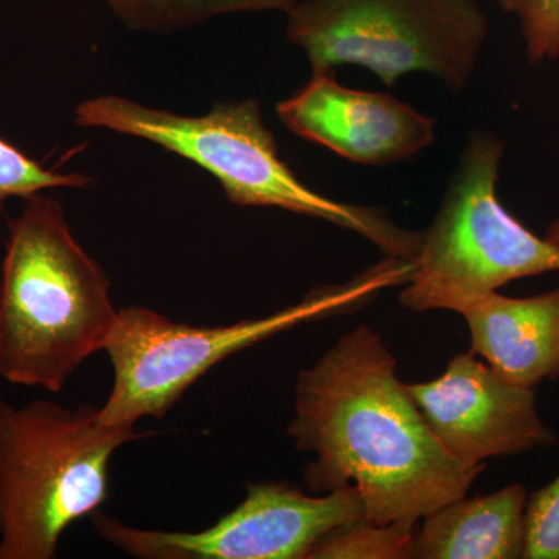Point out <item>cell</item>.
Masks as SVG:
<instances>
[{
	"label": "cell",
	"instance_id": "cell-1",
	"mask_svg": "<svg viewBox=\"0 0 559 559\" xmlns=\"http://www.w3.org/2000/svg\"><path fill=\"white\" fill-rule=\"evenodd\" d=\"M288 436L312 454L304 471L308 489L355 488L374 524L417 525L466 496L485 469L441 447L400 381L395 356L367 325L299 371Z\"/></svg>",
	"mask_w": 559,
	"mask_h": 559
},
{
	"label": "cell",
	"instance_id": "cell-2",
	"mask_svg": "<svg viewBox=\"0 0 559 559\" xmlns=\"http://www.w3.org/2000/svg\"><path fill=\"white\" fill-rule=\"evenodd\" d=\"M0 267V378L58 393L105 352L119 310L110 280L73 237L61 202L25 198Z\"/></svg>",
	"mask_w": 559,
	"mask_h": 559
},
{
	"label": "cell",
	"instance_id": "cell-3",
	"mask_svg": "<svg viewBox=\"0 0 559 559\" xmlns=\"http://www.w3.org/2000/svg\"><path fill=\"white\" fill-rule=\"evenodd\" d=\"M75 123L148 140L194 162L218 179L231 204L329 221L373 242L385 257H417L421 231L396 226L380 209L334 201L305 186L280 157L257 102L218 103L205 116L187 117L103 95L81 103Z\"/></svg>",
	"mask_w": 559,
	"mask_h": 559
},
{
	"label": "cell",
	"instance_id": "cell-4",
	"mask_svg": "<svg viewBox=\"0 0 559 559\" xmlns=\"http://www.w3.org/2000/svg\"><path fill=\"white\" fill-rule=\"evenodd\" d=\"M143 437L92 404L0 395V559L57 558L64 533L108 500L116 452Z\"/></svg>",
	"mask_w": 559,
	"mask_h": 559
},
{
	"label": "cell",
	"instance_id": "cell-5",
	"mask_svg": "<svg viewBox=\"0 0 559 559\" xmlns=\"http://www.w3.org/2000/svg\"><path fill=\"white\" fill-rule=\"evenodd\" d=\"M411 272L409 261L385 257L344 285L323 286L266 318L229 325L194 326L140 305L120 308L105 345L114 382L100 418L128 428L143 418L162 419L223 360L283 331L359 310L382 289L406 285Z\"/></svg>",
	"mask_w": 559,
	"mask_h": 559
},
{
	"label": "cell",
	"instance_id": "cell-6",
	"mask_svg": "<svg viewBox=\"0 0 559 559\" xmlns=\"http://www.w3.org/2000/svg\"><path fill=\"white\" fill-rule=\"evenodd\" d=\"M503 145L474 132L436 218L421 231L400 301L411 311L462 314L507 283L559 271V246L536 237L498 198Z\"/></svg>",
	"mask_w": 559,
	"mask_h": 559
},
{
	"label": "cell",
	"instance_id": "cell-7",
	"mask_svg": "<svg viewBox=\"0 0 559 559\" xmlns=\"http://www.w3.org/2000/svg\"><path fill=\"white\" fill-rule=\"evenodd\" d=\"M286 35L312 72L360 66L385 84L426 72L460 92L487 43L488 17L477 0H297Z\"/></svg>",
	"mask_w": 559,
	"mask_h": 559
},
{
	"label": "cell",
	"instance_id": "cell-8",
	"mask_svg": "<svg viewBox=\"0 0 559 559\" xmlns=\"http://www.w3.org/2000/svg\"><path fill=\"white\" fill-rule=\"evenodd\" d=\"M359 518L364 503L353 487L307 495L286 481H259L248 484L237 509L198 532L132 527L102 511L92 525L139 559H308L323 536Z\"/></svg>",
	"mask_w": 559,
	"mask_h": 559
},
{
	"label": "cell",
	"instance_id": "cell-9",
	"mask_svg": "<svg viewBox=\"0 0 559 559\" xmlns=\"http://www.w3.org/2000/svg\"><path fill=\"white\" fill-rule=\"evenodd\" d=\"M407 390L441 447L469 468L557 440L540 418L535 389L503 380L473 352L455 355L440 377Z\"/></svg>",
	"mask_w": 559,
	"mask_h": 559
},
{
	"label": "cell",
	"instance_id": "cell-10",
	"mask_svg": "<svg viewBox=\"0 0 559 559\" xmlns=\"http://www.w3.org/2000/svg\"><path fill=\"white\" fill-rule=\"evenodd\" d=\"M277 114L294 134L360 165L404 160L436 140V123L425 114L388 94L342 86L331 72H312Z\"/></svg>",
	"mask_w": 559,
	"mask_h": 559
},
{
	"label": "cell",
	"instance_id": "cell-11",
	"mask_svg": "<svg viewBox=\"0 0 559 559\" xmlns=\"http://www.w3.org/2000/svg\"><path fill=\"white\" fill-rule=\"evenodd\" d=\"M462 316L471 352L503 380L532 389L559 380V288L522 299L495 290Z\"/></svg>",
	"mask_w": 559,
	"mask_h": 559
},
{
	"label": "cell",
	"instance_id": "cell-12",
	"mask_svg": "<svg viewBox=\"0 0 559 559\" xmlns=\"http://www.w3.org/2000/svg\"><path fill=\"white\" fill-rule=\"evenodd\" d=\"M527 500V488L521 484L452 500L423 518L412 558H524Z\"/></svg>",
	"mask_w": 559,
	"mask_h": 559
},
{
	"label": "cell",
	"instance_id": "cell-13",
	"mask_svg": "<svg viewBox=\"0 0 559 559\" xmlns=\"http://www.w3.org/2000/svg\"><path fill=\"white\" fill-rule=\"evenodd\" d=\"M134 28L162 31L198 24L219 14L280 10L288 13L297 0H105Z\"/></svg>",
	"mask_w": 559,
	"mask_h": 559
},
{
	"label": "cell",
	"instance_id": "cell-14",
	"mask_svg": "<svg viewBox=\"0 0 559 559\" xmlns=\"http://www.w3.org/2000/svg\"><path fill=\"white\" fill-rule=\"evenodd\" d=\"M415 533L417 525H381L359 518L323 536L312 547L308 559L412 558Z\"/></svg>",
	"mask_w": 559,
	"mask_h": 559
},
{
	"label": "cell",
	"instance_id": "cell-15",
	"mask_svg": "<svg viewBox=\"0 0 559 559\" xmlns=\"http://www.w3.org/2000/svg\"><path fill=\"white\" fill-rule=\"evenodd\" d=\"M94 182L80 173H58L43 167L24 151L0 138V223L11 198H25L51 189H87Z\"/></svg>",
	"mask_w": 559,
	"mask_h": 559
},
{
	"label": "cell",
	"instance_id": "cell-16",
	"mask_svg": "<svg viewBox=\"0 0 559 559\" xmlns=\"http://www.w3.org/2000/svg\"><path fill=\"white\" fill-rule=\"evenodd\" d=\"M520 22L525 53L532 64L559 57V0H500Z\"/></svg>",
	"mask_w": 559,
	"mask_h": 559
},
{
	"label": "cell",
	"instance_id": "cell-17",
	"mask_svg": "<svg viewBox=\"0 0 559 559\" xmlns=\"http://www.w3.org/2000/svg\"><path fill=\"white\" fill-rule=\"evenodd\" d=\"M524 559H559V476L527 500Z\"/></svg>",
	"mask_w": 559,
	"mask_h": 559
},
{
	"label": "cell",
	"instance_id": "cell-18",
	"mask_svg": "<svg viewBox=\"0 0 559 559\" xmlns=\"http://www.w3.org/2000/svg\"><path fill=\"white\" fill-rule=\"evenodd\" d=\"M546 238L550 242H554V245L559 246V219L554 221V223L550 224L549 230H547L546 234Z\"/></svg>",
	"mask_w": 559,
	"mask_h": 559
}]
</instances>
